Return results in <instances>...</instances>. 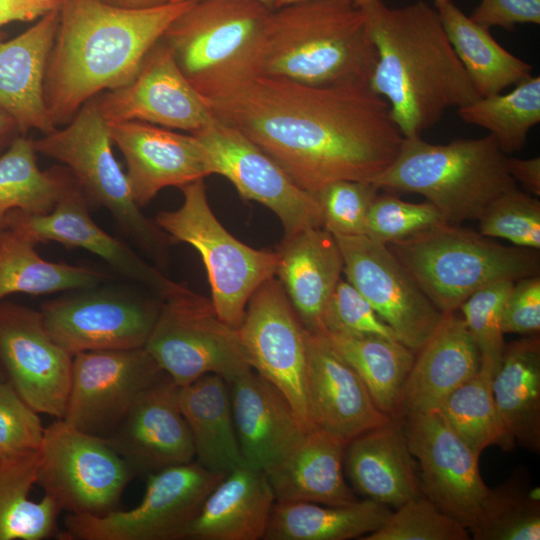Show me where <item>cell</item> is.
<instances>
[{
  "mask_svg": "<svg viewBox=\"0 0 540 540\" xmlns=\"http://www.w3.org/2000/svg\"><path fill=\"white\" fill-rule=\"evenodd\" d=\"M377 52L355 0H306L272 9L260 75L313 86L369 85Z\"/></svg>",
  "mask_w": 540,
  "mask_h": 540,
  "instance_id": "cell-4",
  "label": "cell"
},
{
  "mask_svg": "<svg viewBox=\"0 0 540 540\" xmlns=\"http://www.w3.org/2000/svg\"><path fill=\"white\" fill-rule=\"evenodd\" d=\"M193 135L205 150L212 174L227 178L243 198L270 209L280 219L285 235L324 226L316 197L298 187L238 130L215 118Z\"/></svg>",
  "mask_w": 540,
  "mask_h": 540,
  "instance_id": "cell-16",
  "label": "cell"
},
{
  "mask_svg": "<svg viewBox=\"0 0 540 540\" xmlns=\"http://www.w3.org/2000/svg\"><path fill=\"white\" fill-rule=\"evenodd\" d=\"M379 189L371 182L341 180L327 184L314 196L324 227L333 235H365L368 212Z\"/></svg>",
  "mask_w": 540,
  "mask_h": 540,
  "instance_id": "cell-47",
  "label": "cell"
},
{
  "mask_svg": "<svg viewBox=\"0 0 540 540\" xmlns=\"http://www.w3.org/2000/svg\"><path fill=\"white\" fill-rule=\"evenodd\" d=\"M33 142L36 152L66 164L86 195L107 209L155 260L165 262L172 241L134 201L127 176L112 152L109 125L95 100L85 103L66 127Z\"/></svg>",
  "mask_w": 540,
  "mask_h": 540,
  "instance_id": "cell-9",
  "label": "cell"
},
{
  "mask_svg": "<svg viewBox=\"0 0 540 540\" xmlns=\"http://www.w3.org/2000/svg\"><path fill=\"white\" fill-rule=\"evenodd\" d=\"M391 511L385 523L361 540H469L466 526L451 518L423 494Z\"/></svg>",
  "mask_w": 540,
  "mask_h": 540,
  "instance_id": "cell-43",
  "label": "cell"
},
{
  "mask_svg": "<svg viewBox=\"0 0 540 540\" xmlns=\"http://www.w3.org/2000/svg\"><path fill=\"white\" fill-rule=\"evenodd\" d=\"M408 447L419 461L422 494L467 528L485 497L479 457L434 412L401 417Z\"/></svg>",
  "mask_w": 540,
  "mask_h": 540,
  "instance_id": "cell-19",
  "label": "cell"
},
{
  "mask_svg": "<svg viewBox=\"0 0 540 540\" xmlns=\"http://www.w3.org/2000/svg\"><path fill=\"white\" fill-rule=\"evenodd\" d=\"M204 101L312 195L336 181L371 182L404 138L367 84L313 86L257 75Z\"/></svg>",
  "mask_w": 540,
  "mask_h": 540,
  "instance_id": "cell-1",
  "label": "cell"
},
{
  "mask_svg": "<svg viewBox=\"0 0 540 540\" xmlns=\"http://www.w3.org/2000/svg\"><path fill=\"white\" fill-rule=\"evenodd\" d=\"M177 390L178 386L164 374L136 399L106 439L134 473L149 475L193 461V440Z\"/></svg>",
  "mask_w": 540,
  "mask_h": 540,
  "instance_id": "cell-23",
  "label": "cell"
},
{
  "mask_svg": "<svg viewBox=\"0 0 540 540\" xmlns=\"http://www.w3.org/2000/svg\"><path fill=\"white\" fill-rule=\"evenodd\" d=\"M164 374L145 347L78 353L62 419L107 439L136 399Z\"/></svg>",
  "mask_w": 540,
  "mask_h": 540,
  "instance_id": "cell-15",
  "label": "cell"
},
{
  "mask_svg": "<svg viewBox=\"0 0 540 540\" xmlns=\"http://www.w3.org/2000/svg\"><path fill=\"white\" fill-rule=\"evenodd\" d=\"M228 384L244 462L268 473L307 432L285 395L253 369Z\"/></svg>",
  "mask_w": 540,
  "mask_h": 540,
  "instance_id": "cell-25",
  "label": "cell"
},
{
  "mask_svg": "<svg viewBox=\"0 0 540 540\" xmlns=\"http://www.w3.org/2000/svg\"><path fill=\"white\" fill-rule=\"evenodd\" d=\"M300 1H306V0H277L276 8H277V7H281V6H285V5H288V4L300 2ZM355 1H356L357 3H362V2L369 1V0H355ZM274 9H275V8H274Z\"/></svg>",
  "mask_w": 540,
  "mask_h": 540,
  "instance_id": "cell-58",
  "label": "cell"
},
{
  "mask_svg": "<svg viewBox=\"0 0 540 540\" xmlns=\"http://www.w3.org/2000/svg\"><path fill=\"white\" fill-rule=\"evenodd\" d=\"M225 475L198 462L148 475L141 502L104 515L68 514L60 538L69 540H184L209 493Z\"/></svg>",
  "mask_w": 540,
  "mask_h": 540,
  "instance_id": "cell-12",
  "label": "cell"
},
{
  "mask_svg": "<svg viewBox=\"0 0 540 540\" xmlns=\"http://www.w3.org/2000/svg\"><path fill=\"white\" fill-rule=\"evenodd\" d=\"M238 333L251 368L285 395L306 432L316 428L306 395L307 330L275 277L250 297Z\"/></svg>",
  "mask_w": 540,
  "mask_h": 540,
  "instance_id": "cell-14",
  "label": "cell"
},
{
  "mask_svg": "<svg viewBox=\"0 0 540 540\" xmlns=\"http://www.w3.org/2000/svg\"><path fill=\"white\" fill-rule=\"evenodd\" d=\"M446 0H434V7L438 8L441 6Z\"/></svg>",
  "mask_w": 540,
  "mask_h": 540,
  "instance_id": "cell-59",
  "label": "cell"
},
{
  "mask_svg": "<svg viewBox=\"0 0 540 540\" xmlns=\"http://www.w3.org/2000/svg\"><path fill=\"white\" fill-rule=\"evenodd\" d=\"M17 127L15 120L0 108V144Z\"/></svg>",
  "mask_w": 540,
  "mask_h": 540,
  "instance_id": "cell-55",
  "label": "cell"
},
{
  "mask_svg": "<svg viewBox=\"0 0 540 540\" xmlns=\"http://www.w3.org/2000/svg\"><path fill=\"white\" fill-rule=\"evenodd\" d=\"M322 334L359 375L377 408L391 418H400L415 352L396 339L376 335Z\"/></svg>",
  "mask_w": 540,
  "mask_h": 540,
  "instance_id": "cell-36",
  "label": "cell"
},
{
  "mask_svg": "<svg viewBox=\"0 0 540 540\" xmlns=\"http://www.w3.org/2000/svg\"><path fill=\"white\" fill-rule=\"evenodd\" d=\"M445 222L428 201L412 203L392 194L377 195L368 212L365 235L390 244Z\"/></svg>",
  "mask_w": 540,
  "mask_h": 540,
  "instance_id": "cell-46",
  "label": "cell"
},
{
  "mask_svg": "<svg viewBox=\"0 0 540 540\" xmlns=\"http://www.w3.org/2000/svg\"><path fill=\"white\" fill-rule=\"evenodd\" d=\"M478 221V232L488 238H502L517 247L540 248V202L518 187L497 197Z\"/></svg>",
  "mask_w": 540,
  "mask_h": 540,
  "instance_id": "cell-44",
  "label": "cell"
},
{
  "mask_svg": "<svg viewBox=\"0 0 540 540\" xmlns=\"http://www.w3.org/2000/svg\"><path fill=\"white\" fill-rule=\"evenodd\" d=\"M457 114L463 122L487 130L504 154L521 151L540 122V77L531 76L508 93L480 97Z\"/></svg>",
  "mask_w": 540,
  "mask_h": 540,
  "instance_id": "cell-41",
  "label": "cell"
},
{
  "mask_svg": "<svg viewBox=\"0 0 540 540\" xmlns=\"http://www.w3.org/2000/svg\"><path fill=\"white\" fill-rule=\"evenodd\" d=\"M101 2L123 9H148L162 6L174 0H100Z\"/></svg>",
  "mask_w": 540,
  "mask_h": 540,
  "instance_id": "cell-54",
  "label": "cell"
},
{
  "mask_svg": "<svg viewBox=\"0 0 540 540\" xmlns=\"http://www.w3.org/2000/svg\"><path fill=\"white\" fill-rule=\"evenodd\" d=\"M344 464L357 492L388 507L397 508L422 495L401 418H391L349 441Z\"/></svg>",
  "mask_w": 540,
  "mask_h": 540,
  "instance_id": "cell-29",
  "label": "cell"
},
{
  "mask_svg": "<svg viewBox=\"0 0 540 540\" xmlns=\"http://www.w3.org/2000/svg\"><path fill=\"white\" fill-rule=\"evenodd\" d=\"M59 23L58 8L28 30L0 42V108L22 131L56 129L44 99V81L50 51Z\"/></svg>",
  "mask_w": 540,
  "mask_h": 540,
  "instance_id": "cell-27",
  "label": "cell"
},
{
  "mask_svg": "<svg viewBox=\"0 0 540 540\" xmlns=\"http://www.w3.org/2000/svg\"><path fill=\"white\" fill-rule=\"evenodd\" d=\"M181 190L182 205L173 211L159 212L155 223L172 241L187 243L198 251L218 316L238 329L252 294L275 277L277 254L249 247L222 226L210 208L204 179Z\"/></svg>",
  "mask_w": 540,
  "mask_h": 540,
  "instance_id": "cell-8",
  "label": "cell"
},
{
  "mask_svg": "<svg viewBox=\"0 0 540 540\" xmlns=\"http://www.w3.org/2000/svg\"><path fill=\"white\" fill-rule=\"evenodd\" d=\"M59 4L60 0H0V26L40 18Z\"/></svg>",
  "mask_w": 540,
  "mask_h": 540,
  "instance_id": "cell-52",
  "label": "cell"
},
{
  "mask_svg": "<svg viewBox=\"0 0 540 540\" xmlns=\"http://www.w3.org/2000/svg\"><path fill=\"white\" fill-rule=\"evenodd\" d=\"M108 125L112 142L125 158L127 180L139 207L163 188H182L212 174L205 150L193 134L140 121Z\"/></svg>",
  "mask_w": 540,
  "mask_h": 540,
  "instance_id": "cell-22",
  "label": "cell"
},
{
  "mask_svg": "<svg viewBox=\"0 0 540 540\" xmlns=\"http://www.w3.org/2000/svg\"><path fill=\"white\" fill-rule=\"evenodd\" d=\"M478 347L463 317L445 314L418 351L406 380L400 418L411 413L435 412L442 402L480 368Z\"/></svg>",
  "mask_w": 540,
  "mask_h": 540,
  "instance_id": "cell-28",
  "label": "cell"
},
{
  "mask_svg": "<svg viewBox=\"0 0 540 540\" xmlns=\"http://www.w3.org/2000/svg\"><path fill=\"white\" fill-rule=\"evenodd\" d=\"M180 1H186V0H174V2H180ZM252 1L259 2L265 5L266 7H268L269 9L276 8V3H277V0H252Z\"/></svg>",
  "mask_w": 540,
  "mask_h": 540,
  "instance_id": "cell-57",
  "label": "cell"
},
{
  "mask_svg": "<svg viewBox=\"0 0 540 540\" xmlns=\"http://www.w3.org/2000/svg\"><path fill=\"white\" fill-rule=\"evenodd\" d=\"M306 349V395L315 427L348 443L391 419L324 334L307 331Z\"/></svg>",
  "mask_w": 540,
  "mask_h": 540,
  "instance_id": "cell-24",
  "label": "cell"
},
{
  "mask_svg": "<svg viewBox=\"0 0 540 540\" xmlns=\"http://www.w3.org/2000/svg\"><path fill=\"white\" fill-rule=\"evenodd\" d=\"M513 284L509 280L492 283L473 293L459 307L478 347L481 362L496 370L506 345L501 329L502 307Z\"/></svg>",
  "mask_w": 540,
  "mask_h": 540,
  "instance_id": "cell-45",
  "label": "cell"
},
{
  "mask_svg": "<svg viewBox=\"0 0 540 540\" xmlns=\"http://www.w3.org/2000/svg\"><path fill=\"white\" fill-rule=\"evenodd\" d=\"M133 475L106 439L63 419L45 427L36 484L62 511L98 516L116 510Z\"/></svg>",
  "mask_w": 540,
  "mask_h": 540,
  "instance_id": "cell-11",
  "label": "cell"
},
{
  "mask_svg": "<svg viewBox=\"0 0 540 540\" xmlns=\"http://www.w3.org/2000/svg\"><path fill=\"white\" fill-rule=\"evenodd\" d=\"M11 210L10 207L4 204H0V231L5 227V219L7 213Z\"/></svg>",
  "mask_w": 540,
  "mask_h": 540,
  "instance_id": "cell-56",
  "label": "cell"
},
{
  "mask_svg": "<svg viewBox=\"0 0 540 540\" xmlns=\"http://www.w3.org/2000/svg\"><path fill=\"white\" fill-rule=\"evenodd\" d=\"M387 246L444 314L456 312L473 293L492 283L539 275L536 250L505 246L447 222Z\"/></svg>",
  "mask_w": 540,
  "mask_h": 540,
  "instance_id": "cell-7",
  "label": "cell"
},
{
  "mask_svg": "<svg viewBox=\"0 0 540 540\" xmlns=\"http://www.w3.org/2000/svg\"><path fill=\"white\" fill-rule=\"evenodd\" d=\"M72 362L47 330L40 310L0 302V363L7 381L35 411L64 417Z\"/></svg>",
  "mask_w": 540,
  "mask_h": 540,
  "instance_id": "cell-18",
  "label": "cell"
},
{
  "mask_svg": "<svg viewBox=\"0 0 540 540\" xmlns=\"http://www.w3.org/2000/svg\"><path fill=\"white\" fill-rule=\"evenodd\" d=\"M448 39L480 97L503 92L532 76L533 67L502 47L490 31L452 1L436 8Z\"/></svg>",
  "mask_w": 540,
  "mask_h": 540,
  "instance_id": "cell-35",
  "label": "cell"
},
{
  "mask_svg": "<svg viewBox=\"0 0 540 540\" xmlns=\"http://www.w3.org/2000/svg\"><path fill=\"white\" fill-rule=\"evenodd\" d=\"M192 1L134 10L100 0H60L44 81L45 104L53 123L71 120L100 92L131 82L172 21Z\"/></svg>",
  "mask_w": 540,
  "mask_h": 540,
  "instance_id": "cell-2",
  "label": "cell"
},
{
  "mask_svg": "<svg viewBox=\"0 0 540 540\" xmlns=\"http://www.w3.org/2000/svg\"><path fill=\"white\" fill-rule=\"evenodd\" d=\"M35 245L6 226L0 231V302L15 293L43 295L91 289L106 277L86 266L45 260Z\"/></svg>",
  "mask_w": 540,
  "mask_h": 540,
  "instance_id": "cell-37",
  "label": "cell"
},
{
  "mask_svg": "<svg viewBox=\"0 0 540 540\" xmlns=\"http://www.w3.org/2000/svg\"><path fill=\"white\" fill-rule=\"evenodd\" d=\"M276 275L305 329L322 333L327 301L344 268L334 235L324 226L285 235L276 251Z\"/></svg>",
  "mask_w": 540,
  "mask_h": 540,
  "instance_id": "cell-26",
  "label": "cell"
},
{
  "mask_svg": "<svg viewBox=\"0 0 540 540\" xmlns=\"http://www.w3.org/2000/svg\"><path fill=\"white\" fill-rule=\"evenodd\" d=\"M107 123L140 121L194 134L215 117L160 39L128 84L95 100Z\"/></svg>",
  "mask_w": 540,
  "mask_h": 540,
  "instance_id": "cell-20",
  "label": "cell"
},
{
  "mask_svg": "<svg viewBox=\"0 0 540 540\" xmlns=\"http://www.w3.org/2000/svg\"><path fill=\"white\" fill-rule=\"evenodd\" d=\"M471 19L490 30H513L518 24H540V0H481Z\"/></svg>",
  "mask_w": 540,
  "mask_h": 540,
  "instance_id": "cell-51",
  "label": "cell"
},
{
  "mask_svg": "<svg viewBox=\"0 0 540 540\" xmlns=\"http://www.w3.org/2000/svg\"><path fill=\"white\" fill-rule=\"evenodd\" d=\"M504 334H538L540 330V277L521 278L514 282L501 313Z\"/></svg>",
  "mask_w": 540,
  "mask_h": 540,
  "instance_id": "cell-50",
  "label": "cell"
},
{
  "mask_svg": "<svg viewBox=\"0 0 540 540\" xmlns=\"http://www.w3.org/2000/svg\"><path fill=\"white\" fill-rule=\"evenodd\" d=\"M506 165L515 182L521 183L534 197L540 196V157L529 159L507 157Z\"/></svg>",
  "mask_w": 540,
  "mask_h": 540,
  "instance_id": "cell-53",
  "label": "cell"
},
{
  "mask_svg": "<svg viewBox=\"0 0 540 540\" xmlns=\"http://www.w3.org/2000/svg\"><path fill=\"white\" fill-rule=\"evenodd\" d=\"M346 445L320 428L308 431L267 473L276 501L340 506L359 500L344 478Z\"/></svg>",
  "mask_w": 540,
  "mask_h": 540,
  "instance_id": "cell-31",
  "label": "cell"
},
{
  "mask_svg": "<svg viewBox=\"0 0 540 540\" xmlns=\"http://www.w3.org/2000/svg\"><path fill=\"white\" fill-rule=\"evenodd\" d=\"M159 306L131 294L95 287L47 301L40 312L53 339L74 356L144 347Z\"/></svg>",
  "mask_w": 540,
  "mask_h": 540,
  "instance_id": "cell-17",
  "label": "cell"
},
{
  "mask_svg": "<svg viewBox=\"0 0 540 540\" xmlns=\"http://www.w3.org/2000/svg\"><path fill=\"white\" fill-rule=\"evenodd\" d=\"M346 280L371 304L395 338L418 352L444 317L387 244L367 235H334Z\"/></svg>",
  "mask_w": 540,
  "mask_h": 540,
  "instance_id": "cell-13",
  "label": "cell"
},
{
  "mask_svg": "<svg viewBox=\"0 0 540 540\" xmlns=\"http://www.w3.org/2000/svg\"><path fill=\"white\" fill-rule=\"evenodd\" d=\"M35 153L33 141L18 137L0 157V204L25 213L45 214L75 181L70 171H41Z\"/></svg>",
  "mask_w": 540,
  "mask_h": 540,
  "instance_id": "cell-42",
  "label": "cell"
},
{
  "mask_svg": "<svg viewBox=\"0 0 540 540\" xmlns=\"http://www.w3.org/2000/svg\"><path fill=\"white\" fill-rule=\"evenodd\" d=\"M177 397L200 465L226 475L245 464L236 434L229 384L221 376L206 374L178 386Z\"/></svg>",
  "mask_w": 540,
  "mask_h": 540,
  "instance_id": "cell-32",
  "label": "cell"
},
{
  "mask_svg": "<svg viewBox=\"0 0 540 540\" xmlns=\"http://www.w3.org/2000/svg\"><path fill=\"white\" fill-rule=\"evenodd\" d=\"M161 298L144 347L177 386L206 374L230 383L252 370L238 329L218 316L211 299L178 283Z\"/></svg>",
  "mask_w": 540,
  "mask_h": 540,
  "instance_id": "cell-10",
  "label": "cell"
},
{
  "mask_svg": "<svg viewBox=\"0 0 540 540\" xmlns=\"http://www.w3.org/2000/svg\"><path fill=\"white\" fill-rule=\"evenodd\" d=\"M474 540H539L540 499L528 471L518 467L502 483L488 488L467 528Z\"/></svg>",
  "mask_w": 540,
  "mask_h": 540,
  "instance_id": "cell-40",
  "label": "cell"
},
{
  "mask_svg": "<svg viewBox=\"0 0 540 540\" xmlns=\"http://www.w3.org/2000/svg\"><path fill=\"white\" fill-rule=\"evenodd\" d=\"M322 324V333L376 335L396 339L391 328L379 317L371 304L342 277L327 301Z\"/></svg>",
  "mask_w": 540,
  "mask_h": 540,
  "instance_id": "cell-48",
  "label": "cell"
},
{
  "mask_svg": "<svg viewBox=\"0 0 540 540\" xmlns=\"http://www.w3.org/2000/svg\"><path fill=\"white\" fill-rule=\"evenodd\" d=\"M391 510L365 498L348 505L275 501L263 539L348 540L379 529Z\"/></svg>",
  "mask_w": 540,
  "mask_h": 540,
  "instance_id": "cell-34",
  "label": "cell"
},
{
  "mask_svg": "<svg viewBox=\"0 0 540 540\" xmlns=\"http://www.w3.org/2000/svg\"><path fill=\"white\" fill-rule=\"evenodd\" d=\"M358 4L377 52L369 87L387 102L403 137L421 136L448 109L480 98L435 7L422 0L397 8L383 0Z\"/></svg>",
  "mask_w": 540,
  "mask_h": 540,
  "instance_id": "cell-3",
  "label": "cell"
},
{
  "mask_svg": "<svg viewBox=\"0 0 540 540\" xmlns=\"http://www.w3.org/2000/svg\"><path fill=\"white\" fill-rule=\"evenodd\" d=\"M5 226L35 244L55 241L67 248L84 249L101 258L124 278L151 288L160 297L175 283L93 221L88 211L87 196L76 180L50 212L30 214L11 209Z\"/></svg>",
  "mask_w": 540,
  "mask_h": 540,
  "instance_id": "cell-21",
  "label": "cell"
},
{
  "mask_svg": "<svg viewBox=\"0 0 540 540\" xmlns=\"http://www.w3.org/2000/svg\"><path fill=\"white\" fill-rule=\"evenodd\" d=\"M271 10L252 0H193L161 39L190 84L210 99L260 75Z\"/></svg>",
  "mask_w": 540,
  "mask_h": 540,
  "instance_id": "cell-6",
  "label": "cell"
},
{
  "mask_svg": "<svg viewBox=\"0 0 540 540\" xmlns=\"http://www.w3.org/2000/svg\"><path fill=\"white\" fill-rule=\"evenodd\" d=\"M492 392L500 419L522 448L540 451V339L505 345L494 373Z\"/></svg>",
  "mask_w": 540,
  "mask_h": 540,
  "instance_id": "cell-33",
  "label": "cell"
},
{
  "mask_svg": "<svg viewBox=\"0 0 540 540\" xmlns=\"http://www.w3.org/2000/svg\"><path fill=\"white\" fill-rule=\"evenodd\" d=\"M506 160L490 134L448 144L404 137L393 162L371 183L379 190L422 195L445 222L458 224L478 220L497 197L517 188Z\"/></svg>",
  "mask_w": 540,
  "mask_h": 540,
  "instance_id": "cell-5",
  "label": "cell"
},
{
  "mask_svg": "<svg viewBox=\"0 0 540 540\" xmlns=\"http://www.w3.org/2000/svg\"><path fill=\"white\" fill-rule=\"evenodd\" d=\"M38 464L39 450L0 458V540H43L56 531V501L30 499Z\"/></svg>",
  "mask_w": 540,
  "mask_h": 540,
  "instance_id": "cell-38",
  "label": "cell"
},
{
  "mask_svg": "<svg viewBox=\"0 0 540 540\" xmlns=\"http://www.w3.org/2000/svg\"><path fill=\"white\" fill-rule=\"evenodd\" d=\"M275 501L267 473L243 464L209 493L184 540L263 539Z\"/></svg>",
  "mask_w": 540,
  "mask_h": 540,
  "instance_id": "cell-30",
  "label": "cell"
},
{
  "mask_svg": "<svg viewBox=\"0 0 540 540\" xmlns=\"http://www.w3.org/2000/svg\"><path fill=\"white\" fill-rule=\"evenodd\" d=\"M495 372L493 366L481 362L477 373L457 387L434 412L478 455L491 445L508 451L516 443L496 408L492 392Z\"/></svg>",
  "mask_w": 540,
  "mask_h": 540,
  "instance_id": "cell-39",
  "label": "cell"
},
{
  "mask_svg": "<svg viewBox=\"0 0 540 540\" xmlns=\"http://www.w3.org/2000/svg\"><path fill=\"white\" fill-rule=\"evenodd\" d=\"M38 414L0 379V458L40 449L45 427Z\"/></svg>",
  "mask_w": 540,
  "mask_h": 540,
  "instance_id": "cell-49",
  "label": "cell"
}]
</instances>
